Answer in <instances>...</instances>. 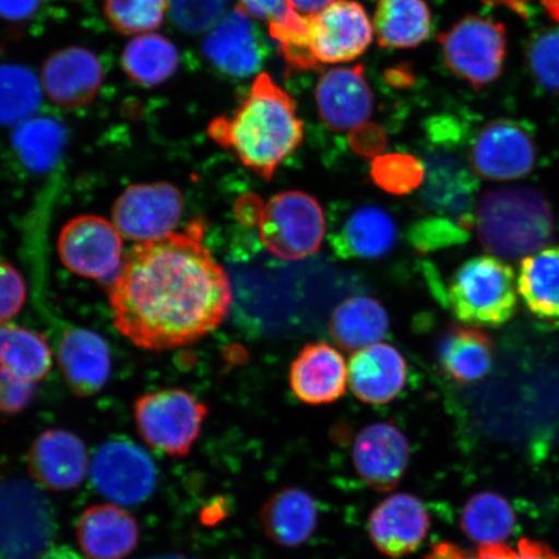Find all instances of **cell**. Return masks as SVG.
<instances>
[{
  "label": "cell",
  "instance_id": "2e32d148",
  "mask_svg": "<svg viewBox=\"0 0 559 559\" xmlns=\"http://www.w3.org/2000/svg\"><path fill=\"white\" fill-rule=\"evenodd\" d=\"M409 459L408 439L393 423L370 424L354 442L355 471L374 491L390 492L400 486Z\"/></svg>",
  "mask_w": 559,
  "mask_h": 559
},
{
  "label": "cell",
  "instance_id": "816d5d0a",
  "mask_svg": "<svg viewBox=\"0 0 559 559\" xmlns=\"http://www.w3.org/2000/svg\"><path fill=\"white\" fill-rule=\"evenodd\" d=\"M542 4L548 16L559 23V0H542Z\"/></svg>",
  "mask_w": 559,
  "mask_h": 559
},
{
  "label": "cell",
  "instance_id": "ffe728a7",
  "mask_svg": "<svg viewBox=\"0 0 559 559\" xmlns=\"http://www.w3.org/2000/svg\"><path fill=\"white\" fill-rule=\"evenodd\" d=\"M289 382L293 394L305 404L337 402L348 383L344 356L325 342L306 345L292 362Z\"/></svg>",
  "mask_w": 559,
  "mask_h": 559
},
{
  "label": "cell",
  "instance_id": "44dd1931",
  "mask_svg": "<svg viewBox=\"0 0 559 559\" xmlns=\"http://www.w3.org/2000/svg\"><path fill=\"white\" fill-rule=\"evenodd\" d=\"M347 369L353 394L370 405L393 402L407 382V362L395 347L388 344L359 349L349 359Z\"/></svg>",
  "mask_w": 559,
  "mask_h": 559
},
{
  "label": "cell",
  "instance_id": "7bdbcfd3",
  "mask_svg": "<svg viewBox=\"0 0 559 559\" xmlns=\"http://www.w3.org/2000/svg\"><path fill=\"white\" fill-rule=\"evenodd\" d=\"M425 559H516V551L504 544L479 545L475 554H467L452 543H439Z\"/></svg>",
  "mask_w": 559,
  "mask_h": 559
},
{
  "label": "cell",
  "instance_id": "60d3db41",
  "mask_svg": "<svg viewBox=\"0 0 559 559\" xmlns=\"http://www.w3.org/2000/svg\"><path fill=\"white\" fill-rule=\"evenodd\" d=\"M26 300V286L23 276L15 267L0 262V323L15 318Z\"/></svg>",
  "mask_w": 559,
  "mask_h": 559
},
{
  "label": "cell",
  "instance_id": "7a4b0ae2",
  "mask_svg": "<svg viewBox=\"0 0 559 559\" xmlns=\"http://www.w3.org/2000/svg\"><path fill=\"white\" fill-rule=\"evenodd\" d=\"M207 135L264 180L302 144L297 104L269 74H258L233 115L214 118Z\"/></svg>",
  "mask_w": 559,
  "mask_h": 559
},
{
  "label": "cell",
  "instance_id": "7c38bea8",
  "mask_svg": "<svg viewBox=\"0 0 559 559\" xmlns=\"http://www.w3.org/2000/svg\"><path fill=\"white\" fill-rule=\"evenodd\" d=\"M183 207V194L166 181L134 185L115 202L114 223L126 239L155 241L175 233Z\"/></svg>",
  "mask_w": 559,
  "mask_h": 559
},
{
  "label": "cell",
  "instance_id": "bcb514c9",
  "mask_svg": "<svg viewBox=\"0 0 559 559\" xmlns=\"http://www.w3.org/2000/svg\"><path fill=\"white\" fill-rule=\"evenodd\" d=\"M240 9L251 19L272 23L290 9L288 0H239Z\"/></svg>",
  "mask_w": 559,
  "mask_h": 559
},
{
  "label": "cell",
  "instance_id": "52a82bcc",
  "mask_svg": "<svg viewBox=\"0 0 559 559\" xmlns=\"http://www.w3.org/2000/svg\"><path fill=\"white\" fill-rule=\"evenodd\" d=\"M206 405L185 389H164L140 396L134 418L144 442L171 457H186L201 435Z\"/></svg>",
  "mask_w": 559,
  "mask_h": 559
},
{
  "label": "cell",
  "instance_id": "1f68e13d",
  "mask_svg": "<svg viewBox=\"0 0 559 559\" xmlns=\"http://www.w3.org/2000/svg\"><path fill=\"white\" fill-rule=\"evenodd\" d=\"M52 367V352L44 334L0 323V368L34 383Z\"/></svg>",
  "mask_w": 559,
  "mask_h": 559
},
{
  "label": "cell",
  "instance_id": "f1b7e54d",
  "mask_svg": "<svg viewBox=\"0 0 559 559\" xmlns=\"http://www.w3.org/2000/svg\"><path fill=\"white\" fill-rule=\"evenodd\" d=\"M516 286L535 317L559 320V247L544 248L523 258Z\"/></svg>",
  "mask_w": 559,
  "mask_h": 559
},
{
  "label": "cell",
  "instance_id": "4316f807",
  "mask_svg": "<svg viewBox=\"0 0 559 559\" xmlns=\"http://www.w3.org/2000/svg\"><path fill=\"white\" fill-rule=\"evenodd\" d=\"M389 324V314L379 300L352 297L335 307L330 332L341 348L356 353L380 342L386 335Z\"/></svg>",
  "mask_w": 559,
  "mask_h": 559
},
{
  "label": "cell",
  "instance_id": "f35d334b",
  "mask_svg": "<svg viewBox=\"0 0 559 559\" xmlns=\"http://www.w3.org/2000/svg\"><path fill=\"white\" fill-rule=\"evenodd\" d=\"M228 0H167L173 24L187 34L212 29L226 13Z\"/></svg>",
  "mask_w": 559,
  "mask_h": 559
},
{
  "label": "cell",
  "instance_id": "e0dca14e",
  "mask_svg": "<svg viewBox=\"0 0 559 559\" xmlns=\"http://www.w3.org/2000/svg\"><path fill=\"white\" fill-rule=\"evenodd\" d=\"M368 530L381 555L401 559L415 554L428 536L429 510L415 495L394 493L370 513Z\"/></svg>",
  "mask_w": 559,
  "mask_h": 559
},
{
  "label": "cell",
  "instance_id": "ac0fdd59",
  "mask_svg": "<svg viewBox=\"0 0 559 559\" xmlns=\"http://www.w3.org/2000/svg\"><path fill=\"white\" fill-rule=\"evenodd\" d=\"M314 99L321 120L332 130H354L373 114L374 97L366 68H335L320 76Z\"/></svg>",
  "mask_w": 559,
  "mask_h": 559
},
{
  "label": "cell",
  "instance_id": "277c9868",
  "mask_svg": "<svg viewBox=\"0 0 559 559\" xmlns=\"http://www.w3.org/2000/svg\"><path fill=\"white\" fill-rule=\"evenodd\" d=\"M425 204L469 230L475 225L472 205L478 177L469 156L461 152L463 128L451 116L431 117L425 122Z\"/></svg>",
  "mask_w": 559,
  "mask_h": 559
},
{
  "label": "cell",
  "instance_id": "603a6c76",
  "mask_svg": "<svg viewBox=\"0 0 559 559\" xmlns=\"http://www.w3.org/2000/svg\"><path fill=\"white\" fill-rule=\"evenodd\" d=\"M58 356L62 374L76 396L96 395L108 382L110 355L99 334L76 328L66 332Z\"/></svg>",
  "mask_w": 559,
  "mask_h": 559
},
{
  "label": "cell",
  "instance_id": "b9f144b4",
  "mask_svg": "<svg viewBox=\"0 0 559 559\" xmlns=\"http://www.w3.org/2000/svg\"><path fill=\"white\" fill-rule=\"evenodd\" d=\"M34 395V383L0 368V411L7 415H16L29 405Z\"/></svg>",
  "mask_w": 559,
  "mask_h": 559
},
{
  "label": "cell",
  "instance_id": "8992f818",
  "mask_svg": "<svg viewBox=\"0 0 559 559\" xmlns=\"http://www.w3.org/2000/svg\"><path fill=\"white\" fill-rule=\"evenodd\" d=\"M444 64L474 90L492 85L504 72L508 31L493 19L466 15L439 34Z\"/></svg>",
  "mask_w": 559,
  "mask_h": 559
},
{
  "label": "cell",
  "instance_id": "7dc6e473",
  "mask_svg": "<svg viewBox=\"0 0 559 559\" xmlns=\"http://www.w3.org/2000/svg\"><path fill=\"white\" fill-rule=\"evenodd\" d=\"M263 204L260 198L254 194L243 195L239 202H237L235 212L237 219H239L245 226H254L260 222Z\"/></svg>",
  "mask_w": 559,
  "mask_h": 559
},
{
  "label": "cell",
  "instance_id": "ee69618b",
  "mask_svg": "<svg viewBox=\"0 0 559 559\" xmlns=\"http://www.w3.org/2000/svg\"><path fill=\"white\" fill-rule=\"evenodd\" d=\"M352 150L361 157L376 158L386 145V135L380 126L365 123L353 130L348 136Z\"/></svg>",
  "mask_w": 559,
  "mask_h": 559
},
{
  "label": "cell",
  "instance_id": "836d02e7",
  "mask_svg": "<svg viewBox=\"0 0 559 559\" xmlns=\"http://www.w3.org/2000/svg\"><path fill=\"white\" fill-rule=\"evenodd\" d=\"M41 83L23 66H0V124H19L37 115Z\"/></svg>",
  "mask_w": 559,
  "mask_h": 559
},
{
  "label": "cell",
  "instance_id": "ab89813d",
  "mask_svg": "<svg viewBox=\"0 0 559 559\" xmlns=\"http://www.w3.org/2000/svg\"><path fill=\"white\" fill-rule=\"evenodd\" d=\"M466 236L467 230L450 218H432L419 222L412 229L411 239L418 250L430 251L464 241Z\"/></svg>",
  "mask_w": 559,
  "mask_h": 559
},
{
  "label": "cell",
  "instance_id": "3957f363",
  "mask_svg": "<svg viewBox=\"0 0 559 559\" xmlns=\"http://www.w3.org/2000/svg\"><path fill=\"white\" fill-rule=\"evenodd\" d=\"M475 226L480 243L500 260H523L547 247L555 234L547 200L526 187L500 188L481 195Z\"/></svg>",
  "mask_w": 559,
  "mask_h": 559
},
{
  "label": "cell",
  "instance_id": "83f0119b",
  "mask_svg": "<svg viewBox=\"0 0 559 559\" xmlns=\"http://www.w3.org/2000/svg\"><path fill=\"white\" fill-rule=\"evenodd\" d=\"M373 29L383 48L417 47L430 37V7L426 0H379Z\"/></svg>",
  "mask_w": 559,
  "mask_h": 559
},
{
  "label": "cell",
  "instance_id": "d4e9b609",
  "mask_svg": "<svg viewBox=\"0 0 559 559\" xmlns=\"http://www.w3.org/2000/svg\"><path fill=\"white\" fill-rule=\"evenodd\" d=\"M396 239L393 216L377 206H362L354 210L331 243L344 260H380L393 250Z\"/></svg>",
  "mask_w": 559,
  "mask_h": 559
},
{
  "label": "cell",
  "instance_id": "681fc988",
  "mask_svg": "<svg viewBox=\"0 0 559 559\" xmlns=\"http://www.w3.org/2000/svg\"><path fill=\"white\" fill-rule=\"evenodd\" d=\"M334 0H288V4L293 10L302 13V15H314L323 11Z\"/></svg>",
  "mask_w": 559,
  "mask_h": 559
},
{
  "label": "cell",
  "instance_id": "5b68a950",
  "mask_svg": "<svg viewBox=\"0 0 559 559\" xmlns=\"http://www.w3.org/2000/svg\"><path fill=\"white\" fill-rule=\"evenodd\" d=\"M445 299L461 323L475 328L504 325L519 305L514 271L498 257L472 258L454 272Z\"/></svg>",
  "mask_w": 559,
  "mask_h": 559
},
{
  "label": "cell",
  "instance_id": "f907efd6",
  "mask_svg": "<svg viewBox=\"0 0 559 559\" xmlns=\"http://www.w3.org/2000/svg\"><path fill=\"white\" fill-rule=\"evenodd\" d=\"M39 559H85L81 557L79 554H75L73 549H70L68 547H58L52 548L44 556H41Z\"/></svg>",
  "mask_w": 559,
  "mask_h": 559
},
{
  "label": "cell",
  "instance_id": "74e56055",
  "mask_svg": "<svg viewBox=\"0 0 559 559\" xmlns=\"http://www.w3.org/2000/svg\"><path fill=\"white\" fill-rule=\"evenodd\" d=\"M526 56L534 80L550 93H559V26L536 33Z\"/></svg>",
  "mask_w": 559,
  "mask_h": 559
},
{
  "label": "cell",
  "instance_id": "8fae6325",
  "mask_svg": "<svg viewBox=\"0 0 559 559\" xmlns=\"http://www.w3.org/2000/svg\"><path fill=\"white\" fill-rule=\"evenodd\" d=\"M535 138L510 118L488 122L474 136L469 163L478 178L509 181L526 177L536 165Z\"/></svg>",
  "mask_w": 559,
  "mask_h": 559
},
{
  "label": "cell",
  "instance_id": "ba28073f",
  "mask_svg": "<svg viewBox=\"0 0 559 559\" xmlns=\"http://www.w3.org/2000/svg\"><path fill=\"white\" fill-rule=\"evenodd\" d=\"M257 226L264 248L284 261L305 260L317 253L325 236L323 207L302 191L272 195Z\"/></svg>",
  "mask_w": 559,
  "mask_h": 559
},
{
  "label": "cell",
  "instance_id": "8d00e7d4",
  "mask_svg": "<svg viewBox=\"0 0 559 559\" xmlns=\"http://www.w3.org/2000/svg\"><path fill=\"white\" fill-rule=\"evenodd\" d=\"M370 177L380 190L404 195L424 186L426 169L423 160L408 153H386L373 158Z\"/></svg>",
  "mask_w": 559,
  "mask_h": 559
},
{
  "label": "cell",
  "instance_id": "db71d44e",
  "mask_svg": "<svg viewBox=\"0 0 559 559\" xmlns=\"http://www.w3.org/2000/svg\"><path fill=\"white\" fill-rule=\"evenodd\" d=\"M548 559H559V556H556L555 554H551V556Z\"/></svg>",
  "mask_w": 559,
  "mask_h": 559
},
{
  "label": "cell",
  "instance_id": "9a60e30c",
  "mask_svg": "<svg viewBox=\"0 0 559 559\" xmlns=\"http://www.w3.org/2000/svg\"><path fill=\"white\" fill-rule=\"evenodd\" d=\"M104 75L99 55L85 47L70 46L48 56L40 83L48 99L58 107L82 109L99 95Z\"/></svg>",
  "mask_w": 559,
  "mask_h": 559
},
{
  "label": "cell",
  "instance_id": "7402d4cb",
  "mask_svg": "<svg viewBox=\"0 0 559 559\" xmlns=\"http://www.w3.org/2000/svg\"><path fill=\"white\" fill-rule=\"evenodd\" d=\"M260 522L269 540L278 547L298 548L309 542L318 528L317 500L302 488L278 489L262 506Z\"/></svg>",
  "mask_w": 559,
  "mask_h": 559
},
{
  "label": "cell",
  "instance_id": "5bb4252c",
  "mask_svg": "<svg viewBox=\"0 0 559 559\" xmlns=\"http://www.w3.org/2000/svg\"><path fill=\"white\" fill-rule=\"evenodd\" d=\"M309 17L312 52L320 66L356 60L372 44L373 26L356 0H334Z\"/></svg>",
  "mask_w": 559,
  "mask_h": 559
},
{
  "label": "cell",
  "instance_id": "e575fe53",
  "mask_svg": "<svg viewBox=\"0 0 559 559\" xmlns=\"http://www.w3.org/2000/svg\"><path fill=\"white\" fill-rule=\"evenodd\" d=\"M269 25L270 37L276 40L280 55L290 70H320L311 47L310 17L290 9Z\"/></svg>",
  "mask_w": 559,
  "mask_h": 559
},
{
  "label": "cell",
  "instance_id": "d6986e66",
  "mask_svg": "<svg viewBox=\"0 0 559 559\" xmlns=\"http://www.w3.org/2000/svg\"><path fill=\"white\" fill-rule=\"evenodd\" d=\"M27 465L39 485L52 491H68L79 487L86 477V445L73 432L47 430L34 440Z\"/></svg>",
  "mask_w": 559,
  "mask_h": 559
},
{
  "label": "cell",
  "instance_id": "f6af8a7d",
  "mask_svg": "<svg viewBox=\"0 0 559 559\" xmlns=\"http://www.w3.org/2000/svg\"><path fill=\"white\" fill-rule=\"evenodd\" d=\"M44 5L45 0H0V19L24 25L37 17Z\"/></svg>",
  "mask_w": 559,
  "mask_h": 559
},
{
  "label": "cell",
  "instance_id": "6da1fadb",
  "mask_svg": "<svg viewBox=\"0 0 559 559\" xmlns=\"http://www.w3.org/2000/svg\"><path fill=\"white\" fill-rule=\"evenodd\" d=\"M204 225L136 243L111 284L115 325L146 349L194 344L218 328L233 304V286L204 243Z\"/></svg>",
  "mask_w": 559,
  "mask_h": 559
},
{
  "label": "cell",
  "instance_id": "30bf717a",
  "mask_svg": "<svg viewBox=\"0 0 559 559\" xmlns=\"http://www.w3.org/2000/svg\"><path fill=\"white\" fill-rule=\"evenodd\" d=\"M62 264L81 277L108 282L123 263V241L115 223L82 215L62 227L58 241Z\"/></svg>",
  "mask_w": 559,
  "mask_h": 559
},
{
  "label": "cell",
  "instance_id": "4dcf8cb0",
  "mask_svg": "<svg viewBox=\"0 0 559 559\" xmlns=\"http://www.w3.org/2000/svg\"><path fill=\"white\" fill-rule=\"evenodd\" d=\"M68 131L64 124L50 116L29 118L16 126L12 145L20 163L33 173L51 170L64 152Z\"/></svg>",
  "mask_w": 559,
  "mask_h": 559
},
{
  "label": "cell",
  "instance_id": "11a10c76",
  "mask_svg": "<svg viewBox=\"0 0 559 559\" xmlns=\"http://www.w3.org/2000/svg\"><path fill=\"white\" fill-rule=\"evenodd\" d=\"M0 53H2V48H0Z\"/></svg>",
  "mask_w": 559,
  "mask_h": 559
},
{
  "label": "cell",
  "instance_id": "f546056e",
  "mask_svg": "<svg viewBox=\"0 0 559 559\" xmlns=\"http://www.w3.org/2000/svg\"><path fill=\"white\" fill-rule=\"evenodd\" d=\"M121 64L124 74L136 85L146 88L157 87L177 73L179 51L164 35H136L123 48Z\"/></svg>",
  "mask_w": 559,
  "mask_h": 559
},
{
  "label": "cell",
  "instance_id": "f5cc1de1",
  "mask_svg": "<svg viewBox=\"0 0 559 559\" xmlns=\"http://www.w3.org/2000/svg\"><path fill=\"white\" fill-rule=\"evenodd\" d=\"M151 559H187V558L174 555V556H165V557H157V558H151Z\"/></svg>",
  "mask_w": 559,
  "mask_h": 559
},
{
  "label": "cell",
  "instance_id": "484cf974",
  "mask_svg": "<svg viewBox=\"0 0 559 559\" xmlns=\"http://www.w3.org/2000/svg\"><path fill=\"white\" fill-rule=\"evenodd\" d=\"M440 366L459 383L484 379L493 365V342L475 326H452L438 348Z\"/></svg>",
  "mask_w": 559,
  "mask_h": 559
},
{
  "label": "cell",
  "instance_id": "d590c367",
  "mask_svg": "<svg viewBox=\"0 0 559 559\" xmlns=\"http://www.w3.org/2000/svg\"><path fill=\"white\" fill-rule=\"evenodd\" d=\"M166 13L167 0H104V15L117 33L142 35L158 29Z\"/></svg>",
  "mask_w": 559,
  "mask_h": 559
},
{
  "label": "cell",
  "instance_id": "9c48e42d",
  "mask_svg": "<svg viewBox=\"0 0 559 559\" xmlns=\"http://www.w3.org/2000/svg\"><path fill=\"white\" fill-rule=\"evenodd\" d=\"M91 479L104 498L134 507L148 500L157 485V467L150 454L130 439H110L96 451Z\"/></svg>",
  "mask_w": 559,
  "mask_h": 559
},
{
  "label": "cell",
  "instance_id": "cb8c5ba5",
  "mask_svg": "<svg viewBox=\"0 0 559 559\" xmlns=\"http://www.w3.org/2000/svg\"><path fill=\"white\" fill-rule=\"evenodd\" d=\"M76 536L91 559H123L139 543L134 516L116 506H94L83 512Z\"/></svg>",
  "mask_w": 559,
  "mask_h": 559
},
{
  "label": "cell",
  "instance_id": "d6a6232c",
  "mask_svg": "<svg viewBox=\"0 0 559 559\" xmlns=\"http://www.w3.org/2000/svg\"><path fill=\"white\" fill-rule=\"evenodd\" d=\"M461 526L475 543L501 544L513 533L515 514L501 495L480 492L466 502L461 515Z\"/></svg>",
  "mask_w": 559,
  "mask_h": 559
},
{
  "label": "cell",
  "instance_id": "c3c4849f",
  "mask_svg": "<svg viewBox=\"0 0 559 559\" xmlns=\"http://www.w3.org/2000/svg\"><path fill=\"white\" fill-rule=\"evenodd\" d=\"M480 2L489 7H502V9L512 11L516 16L527 19L530 5L534 0H480Z\"/></svg>",
  "mask_w": 559,
  "mask_h": 559
},
{
  "label": "cell",
  "instance_id": "4fadbf2b",
  "mask_svg": "<svg viewBox=\"0 0 559 559\" xmlns=\"http://www.w3.org/2000/svg\"><path fill=\"white\" fill-rule=\"evenodd\" d=\"M202 55L219 73L248 79L260 73L270 48L263 34L239 5L226 12L201 44Z\"/></svg>",
  "mask_w": 559,
  "mask_h": 559
}]
</instances>
